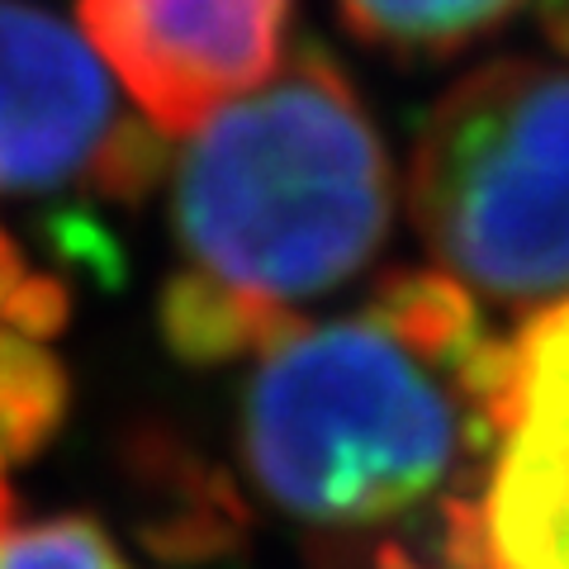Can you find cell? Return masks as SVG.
Here are the masks:
<instances>
[{
	"mask_svg": "<svg viewBox=\"0 0 569 569\" xmlns=\"http://www.w3.org/2000/svg\"><path fill=\"white\" fill-rule=\"evenodd\" d=\"M176 162L181 276L162 332L194 366L257 356L380 257L395 167L328 52L295 48L257 91L204 119Z\"/></svg>",
	"mask_w": 569,
	"mask_h": 569,
	"instance_id": "7a4b0ae2",
	"label": "cell"
},
{
	"mask_svg": "<svg viewBox=\"0 0 569 569\" xmlns=\"http://www.w3.org/2000/svg\"><path fill=\"white\" fill-rule=\"evenodd\" d=\"M295 0H77L86 43L157 133H194L284 62Z\"/></svg>",
	"mask_w": 569,
	"mask_h": 569,
	"instance_id": "8992f818",
	"label": "cell"
},
{
	"mask_svg": "<svg viewBox=\"0 0 569 569\" xmlns=\"http://www.w3.org/2000/svg\"><path fill=\"white\" fill-rule=\"evenodd\" d=\"M157 129L123 110L81 29L0 0V194L96 186L129 200L152 181Z\"/></svg>",
	"mask_w": 569,
	"mask_h": 569,
	"instance_id": "277c9868",
	"label": "cell"
},
{
	"mask_svg": "<svg viewBox=\"0 0 569 569\" xmlns=\"http://www.w3.org/2000/svg\"><path fill=\"white\" fill-rule=\"evenodd\" d=\"M413 223L470 299L569 295V62L498 58L427 110L408 171Z\"/></svg>",
	"mask_w": 569,
	"mask_h": 569,
	"instance_id": "3957f363",
	"label": "cell"
},
{
	"mask_svg": "<svg viewBox=\"0 0 569 569\" xmlns=\"http://www.w3.org/2000/svg\"><path fill=\"white\" fill-rule=\"evenodd\" d=\"M0 569H133L96 518L52 512L24 522L0 475Z\"/></svg>",
	"mask_w": 569,
	"mask_h": 569,
	"instance_id": "9c48e42d",
	"label": "cell"
},
{
	"mask_svg": "<svg viewBox=\"0 0 569 569\" xmlns=\"http://www.w3.org/2000/svg\"><path fill=\"white\" fill-rule=\"evenodd\" d=\"M71 380L58 351L0 323V475L39 456L62 427Z\"/></svg>",
	"mask_w": 569,
	"mask_h": 569,
	"instance_id": "ba28073f",
	"label": "cell"
},
{
	"mask_svg": "<svg viewBox=\"0 0 569 569\" xmlns=\"http://www.w3.org/2000/svg\"><path fill=\"white\" fill-rule=\"evenodd\" d=\"M451 569H569V295L503 342L479 493L451 518Z\"/></svg>",
	"mask_w": 569,
	"mask_h": 569,
	"instance_id": "5b68a950",
	"label": "cell"
},
{
	"mask_svg": "<svg viewBox=\"0 0 569 569\" xmlns=\"http://www.w3.org/2000/svg\"><path fill=\"white\" fill-rule=\"evenodd\" d=\"M531 0H337L347 29L370 48L441 58L503 29Z\"/></svg>",
	"mask_w": 569,
	"mask_h": 569,
	"instance_id": "52a82bcc",
	"label": "cell"
},
{
	"mask_svg": "<svg viewBox=\"0 0 569 569\" xmlns=\"http://www.w3.org/2000/svg\"><path fill=\"white\" fill-rule=\"evenodd\" d=\"M503 342L441 271H403L351 313L257 351L238 451L257 493L323 537H376L470 503L493 441Z\"/></svg>",
	"mask_w": 569,
	"mask_h": 569,
	"instance_id": "6da1fadb",
	"label": "cell"
},
{
	"mask_svg": "<svg viewBox=\"0 0 569 569\" xmlns=\"http://www.w3.org/2000/svg\"><path fill=\"white\" fill-rule=\"evenodd\" d=\"M29 280V261L20 257V247H14V238L0 228V323H6V309H10V299L14 290Z\"/></svg>",
	"mask_w": 569,
	"mask_h": 569,
	"instance_id": "30bf717a",
	"label": "cell"
}]
</instances>
